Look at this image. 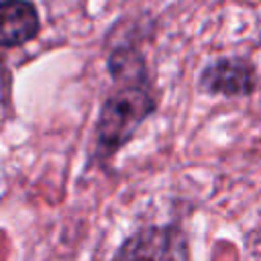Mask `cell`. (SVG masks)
Wrapping results in <instances>:
<instances>
[{"label":"cell","mask_w":261,"mask_h":261,"mask_svg":"<svg viewBox=\"0 0 261 261\" xmlns=\"http://www.w3.org/2000/svg\"><path fill=\"white\" fill-rule=\"evenodd\" d=\"M118 257H155V259H177V257H188L184 239L177 230L173 228H151L143 230L130 241L122 245L118 251Z\"/></svg>","instance_id":"obj_3"},{"label":"cell","mask_w":261,"mask_h":261,"mask_svg":"<svg viewBox=\"0 0 261 261\" xmlns=\"http://www.w3.org/2000/svg\"><path fill=\"white\" fill-rule=\"evenodd\" d=\"M4 94H6V73H4L2 61H0V104L4 102Z\"/></svg>","instance_id":"obj_5"},{"label":"cell","mask_w":261,"mask_h":261,"mask_svg":"<svg viewBox=\"0 0 261 261\" xmlns=\"http://www.w3.org/2000/svg\"><path fill=\"white\" fill-rule=\"evenodd\" d=\"M39 31V16L27 0H6L0 4V45L16 47L31 41Z\"/></svg>","instance_id":"obj_4"},{"label":"cell","mask_w":261,"mask_h":261,"mask_svg":"<svg viewBox=\"0 0 261 261\" xmlns=\"http://www.w3.org/2000/svg\"><path fill=\"white\" fill-rule=\"evenodd\" d=\"M200 88L208 94L247 96L255 88V75L251 65L241 59H220L204 69Z\"/></svg>","instance_id":"obj_2"},{"label":"cell","mask_w":261,"mask_h":261,"mask_svg":"<svg viewBox=\"0 0 261 261\" xmlns=\"http://www.w3.org/2000/svg\"><path fill=\"white\" fill-rule=\"evenodd\" d=\"M155 102L143 82H124V86L112 94L98 118V151L100 155L116 153L139 128V124L151 114Z\"/></svg>","instance_id":"obj_1"}]
</instances>
